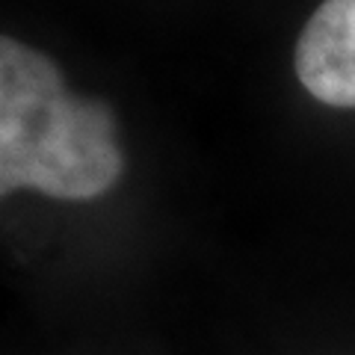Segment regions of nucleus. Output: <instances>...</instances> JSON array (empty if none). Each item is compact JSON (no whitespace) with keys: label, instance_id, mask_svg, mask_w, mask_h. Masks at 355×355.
Segmentation results:
<instances>
[{"label":"nucleus","instance_id":"1","mask_svg":"<svg viewBox=\"0 0 355 355\" xmlns=\"http://www.w3.org/2000/svg\"><path fill=\"white\" fill-rule=\"evenodd\" d=\"M121 169L113 107L74 95L51 57L0 36V198L15 190L98 198Z\"/></svg>","mask_w":355,"mask_h":355},{"label":"nucleus","instance_id":"2","mask_svg":"<svg viewBox=\"0 0 355 355\" xmlns=\"http://www.w3.org/2000/svg\"><path fill=\"white\" fill-rule=\"evenodd\" d=\"M296 77L317 101L355 110V0H323L296 39Z\"/></svg>","mask_w":355,"mask_h":355}]
</instances>
